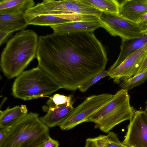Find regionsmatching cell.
Here are the masks:
<instances>
[{
	"label": "cell",
	"mask_w": 147,
	"mask_h": 147,
	"mask_svg": "<svg viewBox=\"0 0 147 147\" xmlns=\"http://www.w3.org/2000/svg\"><path fill=\"white\" fill-rule=\"evenodd\" d=\"M74 100L65 104L56 105L49 99L46 103L47 106L42 107L43 111L47 113L39 117L40 120L49 128L59 126L69 116L74 108Z\"/></svg>",
	"instance_id": "8fae6325"
},
{
	"label": "cell",
	"mask_w": 147,
	"mask_h": 147,
	"mask_svg": "<svg viewBox=\"0 0 147 147\" xmlns=\"http://www.w3.org/2000/svg\"><path fill=\"white\" fill-rule=\"evenodd\" d=\"M143 33L144 34L147 35V27L144 30Z\"/></svg>",
	"instance_id": "f546056e"
},
{
	"label": "cell",
	"mask_w": 147,
	"mask_h": 147,
	"mask_svg": "<svg viewBox=\"0 0 147 147\" xmlns=\"http://www.w3.org/2000/svg\"><path fill=\"white\" fill-rule=\"evenodd\" d=\"M147 12V0H125L120 3L119 15L138 23Z\"/></svg>",
	"instance_id": "7c38bea8"
},
{
	"label": "cell",
	"mask_w": 147,
	"mask_h": 147,
	"mask_svg": "<svg viewBox=\"0 0 147 147\" xmlns=\"http://www.w3.org/2000/svg\"><path fill=\"white\" fill-rule=\"evenodd\" d=\"M113 96L105 93L88 97L78 106L74 108L67 119L59 126L60 129L69 130L81 123L88 122L90 116L109 102Z\"/></svg>",
	"instance_id": "ba28073f"
},
{
	"label": "cell",
	"mask_w": 147,
	"mask_h": 147,
	"mask_svg": "<svg viewBox=\"0 0 147 147\" xmlns=\"http://www.w3.org/2000/svg\"><path fill=\"white\" fill-rule=\"evenodd\" d=\"M146 69H147V56L144 61L139 71L136 75L141 73Z\"/></svg>",
	"instance_id": "f1b7e54d"
},
{
	"label": "cell",
	"mask_w": 147,
	"mask_h": 147,
	"mask_svg": "<svg viewBox=\"0 0 147 147\" xmlns=\"http://www.w3.org/2000/svg\"><path fill=\"white\" fill-rule=\"evenodd\" d=\"M28 109L25 105L17 106L0 112V128L11 127L27 115Z\"/></svg>",
	"instance_id": "2e32d148"
},
{
	"label": "cell",
	"mask_w": 147,
	"mask_h": 147,
	"mask_svg": "<svg viewBox=\"0 0 147 147\" xmlns=\"http://www.w3.org/2000/svg\"><path fill=\"white\" fill-rule=\"evenodd\" d=\"M28 25L24 14H0V31L11 34L16 31L24 30Z\"/></svg>",
	"instance_id": "e0dca14e"
},
{
	"label": "cell",
	"mask_w": 147,
	"mask_h": 147,
	"mask_svg": "<svg viewBox=\"0 0 147 147\" xmlns=\"http://www.w3.org/2000/svg\"><path fill=\"white\" fill-rule=\"evenodd\" d=\"M59 145L58 141L54 140L49 136L48 138L41 144L39 147H59Z\"/></svg>",
	"instance_id": "d4e9b609"
},
{
	"label": "cell",
	"mask_w": 147,
	"mask_h": 147,
	"mask_svg": "<svg viewBox=\"0 0 147 147\" xmlns=\"http://www.w3.org/2000/svg\"><path fill=\"white\" fill-rule=\"evenodd\" d=\"M110 133L111 141L104 147H127L120 141L116 134L112 132H110Z\"/></svg>",
	"instance_id": "cb8c5ba5"
},
{
	"label": "cell",
	"mask_w": 147,
	"mask_h": 147,
	"mask_svg": "<svg viewBox=\"0 0 147 147\" xmlns=\"http://www.w3.org/2000/svg\"><path fill=\"white\" fill-rule=\"evenodd\" d=\"M49 128L40 120L38 115L31 112L11 127L0 147H39L49 137Z\"/></svg>",
	"instance_id": "277c9868"
},
{
	"label": "cell",
	"mask_w": 147,
	"mask_h": 147,
	"mask_svg": "<svg viewBox=\"0 0 147 147\" xmlns=\"http://www.w3.org/2000/svg\"><path fill=\"white\" fill-rule=\"evenodd\" d=\"M111 141V135L109 132L106 136L100 135L94 138L87 139L84 147H104Z\"/></svg>",
	"instance_id": "44dd1931"
},
{
	"label": "cell",
	"mask_w": 147,
	"mask_h": 147,
	"mask_svg": "<svg viewBox=\"0 0 147 147\" xmlns=\"http://www.w3.org/2000/svg\"><path fill=\"white\" fill-rule=\"evenodd\" d=\"M50 27L53 30V32L59 34L93 32L101 27L99 21L69 22Z\"/></svg>",
	"instance_id": "5bb4252c"
},
{
	"label": "cell",
	"mask_w": 147,
	"mask_h": 147,
	"mask_svg": "<svg viewBox=\"0 0 147 147\" xmlns=\"http://www.w3.org/2000/svg\"><path fill=\"white\" fill-rule=\"evenodd\" d=\"M49 99L56 105L63 104L73 100L72 95L67 96L59 94H54L50 97Z\"/></svg>",
	"instance_id": "603a6c76"
},
{
	"label": "cell",
	"mask_w": 147,
	"mask_h": 147,
	"mask_svg": "<svg viewBox=\"0 0 147 147\" xmlns=\"http://www.w3.org/2000/svg\"><path fill=\"white\" fill-rule=\"evenodd\" d=\"M129 99L128 90L121 89L109 102L92 115L88 122H94L96 128L109 133L116 125L132 118L134 111Z\"/></svg>",
	"instance_id": "5b68a950"
},
{
	"label": "cell",
	"mask_w": 147,
	"mask_h": 147,
	"mask_svg": "<svg viewBox=\"0 0 147 147\" xmlns=\"http://www.w3.org/2000/svg\"><path fill=\"white\" fill-rule=\"evenodd\" d=\"M146 107L145 110V111L147 113V100L146 101Z\"/></svg>",
	"instance_id": "4dcf8cb0"
},
{
	"label": "cell",
	"mask_w": 147,
	"mask_h": 147,
	"mask_svg": "<svg viewBox=\"0 0 147 147\" xmlns=\"http://www.w3.org/2000/svg\"><path fill=\"white\" fill-rule=\"evenodd\" d=\"M11 127L0 128V144L7 137Z\"/></svg>",
	"instance_id": "484cf974"
},
{
	"label": "cell",
	"mask_w": 147,
	"mask_h": 147,
	"mask_svg": "<svg viewBox=\"0 0 147 147\" xmlns=\"http://www.w3.org/2000/svg\"><path fill=\"white\" fill-rule=\"evenodd\" d=\"M38 66L61 88L75 90L105 70L107 55L93 32L40 36Z\"/></svg>",
	"instance_id": "6da1fadb"
},
{
	"label": "cell",
	"mask_w": 147,
	"mask_h": 147,
	"mask_svg": "<svg viewBox=\"0 0 147 147\" xmlns=\"http://www.w3.org/2000/svg\"><path fill=\"white\" fill-rule=\"evenodd\" d=\"M33 0H1L0 14H21L25 15L30 8L35 6Z\"/></svg>",
	"instance_id": "ac0fdd59"
},
{
	"label": "cell",
	"mask_w": 147,
	"mask_h": 147,
	"mask_svg": "<svg viewBox=\"0 0 147 147\" xmlns=\"http://www.w3.org/2000/svg\"><path fill=\"white\" fill-rule=\"evenodd\" d=\"M61 88L49 75L38 66L23 71L14 80L12 94L24 100L50 95Z\"/></svg>",
	"instance_id": "3957f363"
},
{
	"label": "cell",
	"mask_w": 147,
	"mask_h": 147,
	"mask_svg": "<svg viewBox=\"0 0 147 147\" xmlns=\"http://www.w3.org/2000/svg\"><path fill=\"white\" fill-rule=\"evenodd\" d=\"M24 18L28 25L49 26L50 27L69 22L88 21L87 18L83 16L71 18H63L52 15H43L33 17L24 16Z\"/></svg>",
	"instance_id": "9a60e30c"
},
{
	"label": "cell",
	"mask_w": 147,
	"mask_h": 147,
	"mask_svg": "<svg viewBox=\"0 0 147 147\" xmlns=\"http://www.w3.org/2000/svg\"><path fill=\"white\" fill-rule=\"evenodd\" d=\"M102 12L119 15L120 3L116 0H81Z\"/></svg>",
	"instance_id": "d6986e66"
},
{
	"label": "cell",
	"mask_w": 147,
	"mask_h": 147,
	"mask_svg": "<svg viewBox=\"0 0 147 147\" xmlns=\"http://www.w3.org/2000/svg\"><path fill=\"white\" fill-rule=\"evenodd\" d=\"M147 44V35L137 38L122 40L120 52L117 60L108 70L109 73L120 65L128 56Z\"/></svg>",
	"instance_id": "4fadbf2b"
},
{
	"label": "cell",
	"mask_w": 147,
	"mask_h": 147,
	"mask_svg": "<svg viewBox=\"0 0 147 147\" xmlns=\"http://www.w3.org/2000/svg\"><path fill=\"white\" fill-rule=\"evenodd\" d=\"M138 23L146 29L147 27V12L140 18Z\"/></svg>",
	"instance_id": "4316f807"
},
{
	"label": "cell",
	"mask_w": 147,
	"mask_h": 147,
	"mask_svg": "<svg viewBox=\"0 0 147 147\" xmlns=\"http://www.w3.org/2000/svg\"><path fill=\"white\" fill-rule=\"evenodd\" d=\"M10 34L5 32L0 31V45L4 42L5 40L10 35Z\"/></svg>",
	"instance_id": "83f0119b"
},
{
	"label": "cell",
	"mask_w": 147,
	"mask_h": 147,
	"mask_svg": "<svg viewBox=\"0 0 147 147\" xmlns=\"http://www.w3.org/2000/svg\"><path fill=\"white\" fill-rule=\"evenodd\" d=\"M101 12L81 0H44L30 9L27 13L33 17L43 15H86L99 18Z\"/></svg>",
	"instance_id": "8992f818"
},
{
	"label": "cell",
	"mask_w": 147,
	"mask_h": 147,
	"mask_svg": "<svg viewBox=\"0 0 147 147\" xmlns=\"http://www.w3.org/2000/svg\"><path fill=\"white\" fill-rule=\"evenodd\" d=\"M147 80V69L133 77L122 81L120 86L127 90L143 84Z\"/></svg>",
	"instance_id": "ffe728a7"
},
{
	"label": "cell",
	"mask_w": 147,
	"mask_h": 147,
	"mask_svg": "<svg viewBox=\"0 0 147 147\" xmlns=\"http://www.w3.org/2000/svg\"><path fill=\"white\" fill-rule=\"evenodd\" d=\"M147 56V44L127 57L118 67L109 73L115 83L135 76Z\"/></svg>",
	"instance_id": "30bf717a"
},
{
	"label": "cell",
	"mask_w": 147,
	"mask_h": 147,
	"mask_svg": "<svg viewBox=\"0 0 147 147\" xmlns=\"http://www.w3.org/2000/svg\"><path fill=\"white\" fill-rule=\"evenodd\" d=\"M38 38L34 31L23 30L7 42L1 54L0 67L8 79L18 76L36 58Z\"/></svg>",
	"instance_id": "7a4b0ae2"
},
{
	"label": "cell",
	"mask_w": 147,
	"mask_h": 147,
	"mask_svg": "<svg viewBox=\"0 0 147 147\" xmlns=\"http://www.w3.org/2000/svg\"><path fill=\"white\" fill-rule=\"evenodd\" d=\"M109 76L107 71L105 70L96 75L91 80L79 88V90L82 92H86L90 86L96 83L101 79Z\"/></svg>",
	"instance_id": "7402d4cb"
},
{
	"label": "cell",
	"mask_w": 147,
	"mask_h": 147,
	"mask_svg": "<svg viewBox=\"0 0 147 147\" xmlns=\"http://www.w3.org/2000/svg\"><path fill=\"white\" fill-rule=\"evenodd\" d=\"M99 21L101 27L112 36H119L122 40L138 38L144 34L143 27L119 15L102 12Z\"/></svg>",
	"instance_id": "52a82bcc"
},
{
	"label": "cell",
	"mask_w": 147,
	"mask_h": 147,
	"mask_svg": "<svg viewBox=\"0 0 147 147\" xmlns=\"http://www.w3.org/2000/svg\"><path fill=\"white\" fill-rule=\"evenodd\" d=\"M121 142L127 147H147V113L145 111L134 112Z\"/></svg>",
	"instance_id": "9c48e42d"
}]
</instances>
